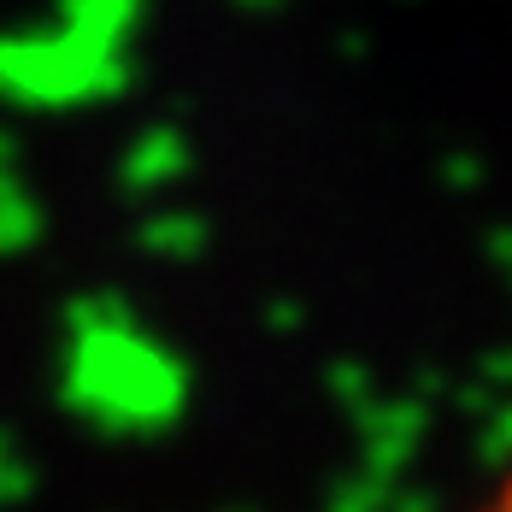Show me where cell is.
<instances>
[{"mask_svg":"<svg viewBox=\"0 0 512 512\" xmlns=\"http://www.w3.org/2000/svg\"><path fill=\"white\" fill-rule=\"evenodd\" d=\"M471 512H512V471L489 489V501H483V507H471Z\"/></svg>","mask_w":512,"mask_h":512,"instance_id":"cell-1","label":"cell"}]
</instances>
